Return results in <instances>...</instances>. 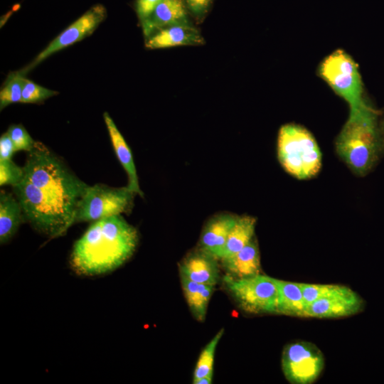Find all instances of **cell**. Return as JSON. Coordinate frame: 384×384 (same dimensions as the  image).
<instances>
[{"mask_svg": "<svg viewBox=\"0 0 384 384\" xmlns=\"http://www.w3.org/2000/svg\"><path fill=\"white\" fill-rule=\"evenodd\" d=\"M139 241L137 229L122 215L92 222L75 242L70 255L73 269L85 275L112 272L134 252Z\"/></svg>", "mask_w": 384, "mask_h": 384, "instance_id": "cell-1", "label": "cell"}, {"mask_svg": "<svg viewBox=\"0 0 384 384\" xmlns=\"http://www.w3.org/2000/svg\"><path fill=\"white\" fill-rule=\"evenodd\" d=\"M378 116V112L365 100L350 110L348 119L335 140L336 154L358 176L366 175L374 168L384 149Z\"/></svg>", "mask_w": 384, "mask_h": 384, "instance_id": "cell-2", "label": "cell"}, {"mask_svg": "<svg viewBox=\"0 0 384 384\" xmlns=\"http://www.w3.org/2000/svg\"><path fill=\"white\" fill-rule=\"evenodd\" d=\"M24 177L49 196L77 206L90 186L44 144L36 142L23 166Z\"/></svg>", "mask_w": 384, "mask_h": 384, "instance_id": "cell-3", "label": "cell"}, {"mask_svg": "<svg viewBox=\"0 0 384 384\" xmlns=\"http://www.w3.org/2000/svg\"><path fill=\"white\" fill-rule=\"evenodd\" d=\"M13 191L21 206L24 221L38 232L58 238L75 223V206L49 196L25 177L13 186Z\"/></svg>", "mask_w": 384, "mask_h": 384, "instance_id": "cell-4", "label": "cell"}, {"mask_svg": "<svg viewBox=\"0 0 384 384\" xmlns=\"http://www.w3.org/2000/svg\"><path fill=\"white\" fill-rule=\"evenodd\" d=\"M277 151L284 171L299 180L311 178L321 170L319 145L313 134L301 125L289 123L279 128Z\"/></svg>", "mask_w": 384, "mask_h": 384, "instance_id": "cell-5", "label": "cell"}, {"mask_svg": "<svg viewBox=\"0 0 384 384\" xmlns=\"http://www.w3.org/2000/svg\"><path fill=\"white\" fill-rule=\"evenodd\" d=\"M317 74L352 110L366 100L358 65L342 49H337L319 63Z\"/></svg>", "mask_w": 384, "mask_h": 384, "instance_id": "cell-6", "label": "cell"}, {"mask_svg": "<svg viewBox=\"0 0 384 384\" xmlns=\"http://www.w3.org/2000/svg\"><path fill=\"white\" fill-rule=\"evenodd\" d=\"M137 194L127 186L112 187L102 183L90 186L75 208V223L129 213Z\"/></svg>", "mask_w": 384, "mask_h": 384, "instance_id": "cell-7", "label": "cell"}, {"mask_svg": "<svg viewBox=\"0 0 384 384\" xmlns=\"http://www.w3.org/2000/svg\"><path fill=\"white\" fill-rule=\"evenodd\" d=\"M224 283L245 311L277 314L279 291L277 279L260 274L244 278L227 275Z\"/></svg>", "mask_w": 384, "mask_h": 384, "instance_id": "cell-8", "label": "cell"}, {"mask_svg": "<svg viewBox=\"0 0 384 384\" xmlns=\"http://www.w3.org/2000/svg\"><path fill=\"white\" fill-rule=\"evenodd\" d=\"M324 366V356L314 344L297 341L287 345L282 352V368L292 384H310L319 376Z\"/></svg>", "mask_w": 384, "mask_h": 384, "instance_id": "cell-9", "label": "cell"}, {"mask_svg": "<svg viewBox=\"0 0 384 384\" xmlns=\"http://www.w3.org/2000/svg\"><path fill=\"white\" fill-rule=\"evenodd\" d=\"M106 15V9L102 5L96 4L91 7L54 38L28 65L21 70V73L25 75L51 55L92 34Z\"/></svg>", "mask_w": 384, "mask_h": 384, "instance_id": "cell-10", "label": "cell"}, {"mask_svg": "<svg viewBox=\"0 0 384 384\" xmlns=\"http://www.w3.org/2000/svg\"><path fill=\"white\" fill-rule=\"evenodd\" d=\"M363 299L348 287L338 293L316 300L306 309L305 317L339 318L361 311Z\"/></svg>", "mask_w": 384, "mask_h": 384, "instance_id": "cell-11", "label": "cell"}, {"mask_svg": "<svg viewBox=\"0 0 384 384\" xmlns=\"http://www.w3.org/2000/svg\"><path fill=\"white\" fill-rule=\"evenodd\" d=\"M237 217L238 215L229 213H220L210 218L203 229L200 238V248L220 259Z\"/></svg>", "mask_w": 384, "mask_h": 384, "instance_id": "cell-12", "label": "cell"}, {"mask_svg": "<svg viewBox=\"0 0 384 384\" xmlns=\"http://www.w3.org/2000/svg\"><path fill=\"white\" fill-rule=\"evenodd\" d=\"M216 259L201 248L193 251L180 263V275L198 283L214 286L219 278Z\"/></svg>", "mask_w": 384, "mask_h": 384, "instance_id": "cell-13", "label": "cell"}, {"mask_svg": "<svg viewBox=\"0 0 384 384\" xmlns=\"http://www.w3.org/2000/svg\"><path fill=\"white\" fill-rule=\"evenodd\" d=\"M148 38L157 31L176 25H191L182 0H163L152 14L141 23Z\"/></svg>", "mask_w": 384, "mask_h": 384, "instance_id": "cell-14", "label": "cell"}, {"mask_svg": "<svg viewBox=\"0 0 384 384\" xmlns=\"http://www.w3.org/2000/svg\"><path fill=\"white\" fill-rule=\"evenodd\" d=\"M204 43L199 31L191 25H176L157 31L146 38L145 46L149 49L177 46L201 45Z\"/></svg>", "mask_w": 384, "mask_h": 384, "instance_id": "cell-15", "label": "cell"}, {"mask_svg": "<svg viewBox=\"0 0 384 384\" xmlns=\"http://www.w3.org/2000/svg\"><path fill=\"white\" fill-rule=\"evenodd\" d=\"M103 117L115 154L127 174V186L130 191L143 198L144 193L139 186L132 151L110 114L105 112Z\"/></svg>", "mask_w": 384, "mask_h": 384, "instance_id": "cell-16", "label": "cell"}, {"mask_svg": "<svg viewBox=\"0 0 384 384\" xmlns=\"http://www.w3.org/2000/svg\"><path fill=\"white\" fill-rule=\"evenodd\" d=\"M220 260L228 275L235 278L251 277L260 272V255L255 238L238 252Z\"/></svg>", "mask_w": 384, "mask_h": 384, "instance_id": "cell-17", "label": "cell"}, {"mask_svg": "<svg viewBox=\"0 0 384 384\" xmlns=\"http://www.w3.org/2000/svg\"><path fill=\"white\" fill-rule=\"evenodd\" d=\"M24 221L21 206L17 198L5 191L0 193V242H8Z\"/></svg>", "mask_w": 384, "mask_h": 384, "instance_id": "cell-18", "label": "cell"}, {"mask_svg": "<svg viewBox=\"0 0 384 384\" xmlns=\"http://www.w3.org/2000/svg\"><path fill=\"white\" fill-rule=\"evenodd\" d=\"M256 222L255 217L247 215H238L219 260L236 254L255 238Z\"/></svg>", "mask_w": 384, "mask_h": 384, "instance_id": "cell-19", "label": "cell"}, {"mask_svg": "<svg viewBox=\"0 0 384 384\" xmlns=\"http://www.w3.org/2000/svg\"><path fill=\"white\" fill-rule=\"evenodd\" d=\"M279 299L277 314L305 317L306 306L300 283L277 279Z\"/></svg>", "mask_w": 384, "mask_h": 384, "instance_id": "cell-20", "label": "cell"}, {"mask_svg": "<svg viewBox=\"0 0 384 384\" xmlns=\"http://www.w3.org/2000/svg\"><path fill=\"white\" fill-rule=\"evenodd\" d=\"M180 276L185 297L192 313L198 320L203 321L214 286L198 283Z\"/></svg>", "mask_w": 384, "mask_h": 384, "instance_id": "cell-21", "label": "cell"}, {"mask_svg": "<svg viewBox=\"0 0 384 384\" xmlns=\"http://www.w3.org/2000/svg\"><path fill=\"white\" fill-rule=\"evenodd\" d=\"M224 329H220L202 351L193 373V383L206 376H213L214 356L216 347Z\"/></svg>", "mask_w": 384, "mask_h": 384, "instance_id": "cell-22", "label": "cell"}, {"mask_svg": "<svg viewBox=\"0 0 384 384\" xmlns=\"http://www.w3.org/2000/svg\"><path fill=\"white\" fill-rule=\"evenodd\" d=\"M24 76L21 70L9 74L0 91L1 110L12 103L21 102Z\"/></svg>", "mask_w": 384, "mask_h": 384, "instance_id": "cell-23", "label": "cell"}, {"mask_svg": "<svg viewBox=\"0 0 384 384\" xmlns=\"http://www.w3.org/2000/svg\"><path fill=\"white\" fill-rule=\"evenodd\" d=\"M306 306L313 302L338 293L346 286L338 284H304L300 283Z\"/></svg>", "mask_w": 384, "mask_h": 384, "instance_id": "cell-24", "label": "cell"}, {"mask_svg": "<svg viewBox=\"0 0 384 384\" xmlns=\"http://www.w3.org/2000/svg\"><path fill=\"white\" fill-rule=\"evenodd\" d=\"M58 94V92L42 87L34 82L23 78V103H39Z\"/></svg>", "mask_w": 384, "mask_h": 384, "instance_id": "cell-25", "label": "cell"}, {"mask_svg": "<svg viewBox=\"0 0 384 384\" xmlns=\"http://www.w3.org/2000/svg\"><path fill=\"white\" fill-rule=\"evenodd\" d=\"M24 178L23 167L15 164L11 159L0 160V186L17 185Z\"/></svg>", "mask_w": 384, "mask_h": 384, "instance_id": "cell-26", "label": "cell"}, {"mask_svg": "<svg viewBox=\"0 0 384 384\" xmlns=\"http://www.w3.org/2000/svg\"><path fill=\"white\" fill-rule=\"evenodd\" d=\"M7 133L14 143L16 151L23 150L28 152L33 149L36 144V142L33 139L21 124L11 125Z\"/></svg>", "mask_w": 384, "mask_h": 384, "instance_id": "cell-27", "label": "cell"}, {"mask_svg": "<svg viewBox=\"0 0 384 384\" xmlns=\"http://www.w3.org/2000/svg\"><path fill=\"white\" fill-rule=\"evenodd\" d=\"M163 0H137L135 10L141 22L146 21L154 12L158 4Z\"/></svg>", "mask_w": 384, "mask_h": 384, "instance_id": "cell-28", "label": "cell"}, {"mask_svg": "<svg viewBox=\"0 0 384 384\" xmlns=\"http://www.w3.org/2000/svg\"><path fill=\"white\" fill-rule=\"evenodd\" d=\"M16 152L14 143L6 132L0 137V160L11 159L13 154Z\"/></svg>", "mask_w": 384, "mask_h": 384, "instance_id": "cell-29", "label": "cell"}, {"mask_svg": "<svg viewBox=\"0 0 384 384\" xmlns=\"http://www.w3.org/2000/svg\"><path fill=\"white\" fill-rule=\"evenodd\" d=\"M190 10L196 15L202 16L208 10L210 0H186Z\"/></svg>", "mask_w": 384, "mask_h": 384, "instance_id": "cell-30", "label": "cell"}, {"mask_svg": "<svg viewBox=\"0 0 384 384\" xmlns=\"http://www.w3.org/2000/svg\"><path fill=\"white\" fill-rule=\"evenodd\" d=\"M212 378L213 376L203 377L196 380L194 384H210L212 382Z\"/></svg>", "mask_w": 384, "mask_h": 384, "instance_id": "cell-31", "label": "cell"}, {"mask_svg": "<svg viewBox=\"0 0 384 384\" xmlns=\"http://www.w3.org/2000/svg\"><path fill=\"white\" fill-rule=\"evenodd\" d=\"M382 138H383V149H384V122H383V129H382Z\"/></svg>", "mask_w": 384, "mask_h": 384, "instance_id": "cell-32", "label": "cell"}]
</instances>
